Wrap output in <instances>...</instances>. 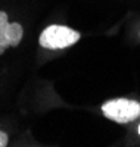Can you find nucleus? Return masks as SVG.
I'll list each match as a JSON object with an SVG mask.
<instances>
[{"instance_id":"3","label":"nucleus","mask_w":140,"mask_h":147,"mask_svg":"<svg viewBox=\"0 0 140 147\" xmlns=\"http://www.w3.org/2000/svg\"><path fill=\"white\" fill-rule=\"evenodd\" d=\"M24 35L22 25L18 22H9L6 12L0 10V55L7 47H16Z\"/></svg>"},{"instance_id":"4","label":"nucleus","mask_w":140,"mask_h":147,"mask_svg":"<svg viewBox=\"0 0 140 147\" xmlns=\"http://www.w3.org/2000/svg\"><path fill=\"white\" fill-rule=\"evenodd\" d=\"M7 141H9L7 134L3 132V131H0V147H6L7 146Z\"/></svg>"},{"instance_id":"1","label":"nucleus","mask_w":140,"mask_h":147,"mask_svg":"<svg viewBox=\"0 0 140 147\" xmlns=\"http://www.w3.org/2000/svg\"><path fill=\"white\" fill-rule=\"evenodd\" d=\"M81 34L69 27L63 25H49L41 34L39 43L41 47L49 50H58V49H65L75 44L80 40Z\"/></svg>"},{"instance_id":"2","label":"nucleus","mask_w":140,"mask_h":147,"mask_svg":"<svg viewBox=\"0 0 140 147\" xmlns=\"http://www.w3.org/2000/svg\"><path fill=\"white\" fill-rule=\"evenodd\" d=\"M103 115L118 124H128L140 116V103L130 99H115L102 105Z\"/></svg>"},{"instance_id":"5","label":"nucleus","mask_w":140,"mask_h":147,"mask_svg":"<svg viewBox=\"0 0 140 147\" xmlns=\"http://www.w3.org/2000/svg\"><path fill=\"white\" fill-rule=\"evenodd\" d=\"M139 134H140V125H139Z\"/></svg>"}]
</instances>
